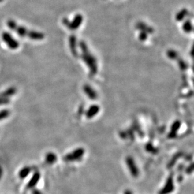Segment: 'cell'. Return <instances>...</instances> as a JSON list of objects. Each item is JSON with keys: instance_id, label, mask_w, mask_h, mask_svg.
I'll return each mask as SVG.
<instances>
[{"instance_id": "obj_10", "label": "cell", "mask_w": 194, "mask_h": 194, "mask_svg": "<svg viewBox=\"0 0 194 194\" xmlns=\"http://www.w3.org/2000/svg\"><path fill=\"white\" fill-rule=\"evenodd\" d=\"M136 28L140 32H146L147 34H153L154 32V28L153 27L143 22V21H138L136 24Z\"/></svg>"}, {"instance_id": "obj_12", "label": "cell", "mask_w": 194, "mask_h": 194, "mask_svg": "<svg viewBox=\"0 0 194 194\" xmlns=\"http://www.w3.org/2000/svg\"><path fill=\"white\" fill-rule=\"evenodd\" d=\"M27 37L33 40H42L45 38V35L42 32L35 30H29Z\"/></svg>"}, {"instance_id": "obj_26", "label": "cell", "mask_w": 194, "mask_h": 194, "mask_svg": "<svg viewBox=\"0 0 194 194\" xmlns=\"http://www.w3.org/2000/svg\"><path fill=\"white\" fill-rule=\"evenodd\" d=\"M193 171H194V163L192 164L190 166H189L186 170L187 173H191Z\"/></svg>"}, {"instance_id": "obj_14", "label": "cell", "mask_w": 194, "mask_h": 194, "mask_svg": "<svg viewBox=\"0 0 194 194\" xmlns=\"http://www.w3.org/2000/svg\"><path fill=\"white\" fill-rule=\"evenodd\" d=\"M58 160L57 155L52 152L47 153L45 156V161L48 165L54 164Z\"/></svg>"}, {"instance_id": "obj_1", "label": "cell", "mask_w": 194, "mask_h": 194, "mask_svg": "<svg viewBox=\"0 0 194 194\" xmlns=\"http://www.w3.org/2000/svg\"><path fill=\"white\" fill-rule=\"evenodd\" d=\"M79 47L82 52L81 58L88 68L90 76H95L98 72V63H97L96 58L90 52L87 43L84 40H81L80 42Z\"/></svg>"}, {"instance_id": "obj_13", "label": "cell", "mask_w": 194, "mask_h": 194, "mask_svg": "<svg viewBox=\"0 0 194 194\" xmlns=\"http://www.w3.org/2000/svg\"><path fill=\"white\" fill-rule=\"evenodd\" d=\"M189 11L187 8H182L175 15V20L178 21H181L188 17Z\"/></svg>"}, {"instance_id": "obj_30", "label": "cell", "mask_w": 194, "mask_h": 194, "mask_svg": "<svg viewBox=\"0 0 194 194\" xmlns=\"http://www.w3.org/2000/svg\"><path fill=\"white\" fill-rule=\"evenodd\" d=\"M124 194H133L132 192L130 190H126L124 192Z\"/></svg>"}, {"instance_id": "obj_2", "label": "cell", "mask_w": 194, "mask_h": 194, "mask_svg": "<svg viewBox=\"0 0 194 194\" xmlns=\"http://www.w3.org/2000/svg\"><path fill=\"white\" fill-rule=\"evenodd\" d=\"M85 150L83 147H79L64 156L63 159L66 162H73V161H79L82 159Z\"/></svg>"}, {"instance_id": "obj_18", "label": "cell", "mask_w": 194, "mask_h": 194, "mask_svg": "<svg viewBox=\"0 0 194 194\" xmlns=\"http://www.w3.org/2000/svg\"><path fill=\"white\" fill-rule=\"evenodd\" d=\"M31 171L32 168L30 166H24L19 171L18 177L21 179H25L29 175Z\"/></svg>"}, {"instance_id": "obj_9", "label": "cell", "mask_w": 194, "mask_h": 194, "mask_svg": "<svg viewBox=\"0 0 194 194\" xmlns=\"http://www.w3.org/2000/svg\"><path fill=\"white\" fill-rule=\"evenodd\" d=\"M100 110V108L99 105H95V104L91 105L88 108V109L87 110V112H85L86 117L88 118V119H91V118H93L95 116H96L99 113Z\"/></svg>"}, {"instance_id": "obj_3", "label": "cell", "mask_w": 194, "mask_h": 194, "mask_svg": "<svg viewBox=\"0 0 194 194\" xmlns=\"http://www.w3.org/2000/svg\"><path fill=\"white\" fill-rule=\"evenodd\" d=\"M2 38L6 46L12 50H16L19 47V42L14 39L13 36L8 32H3L2 34Z\"/></svg>"}, {"instance_id": "obj_28", "label": "cell", "mask_w": 194, "mask_h": 194, "mask_svg": "<svg viewBox=\"0 0 194 194\" xmlns=\"http://www.w3.org/2000/svg\"><path fill=\"white\" fill-rule=\"evenodd\" d=\"M32 194H43L39 190L36 188H33L32 192Z\"/></svg>"}, {"instance_id": "obj_32", "label": "cell", "mask_w": 194, "mask_h": 194, "mask_svg": "<svg viewBox=\"0 0 194 194\" xmlns=\"http://www.w3.org/2000/svg\"><path fill=\"white\" fill-rule=\"evenodd\" d=\"M3 1V0H0V3H1V2H2Z\"/></svg>"}, {"instance_id": "obj_23", "label": "cell", "mask_w": 194, "mask_h": 194, "mask_svg": "<svg viewBox=\"0 0 194 194\" xmlns=\"http://www.w3.org/2000/svg\"><path fill=\"white\" fill-rule=\"evenodd\" d=\"M148 34L144 32H140L139 34V39L141 41H145L147 39Z\"/></svg>"}, {"instance_id": "obj_20", "label": "cell", "mask_w": 194, "mask_h": 194, "mask_svg": "<svg viewBox=\"0 0 194 194\" xmlns=\"http://www.w3.org/2000/svg\"><path fill=\"white\" fill-rule=\"evenodd\" d=\"M11 112L8 109H3L0 110V121L7 118L10 115Z\"/></svg>"}, {"instance_id": "obj_29", "label": "cell", "mask_w": 194, "mask_h": 194, "mask_svg": "<svg viewBox=\"0 0 194 194\" xmlns=\"http://www.w3.org/2000/svg\"><path fill=\"white\" fill-rule=\"evenodd\" d=\"M190 54H191V56H192L193 58H194V42H193V44L192 47V49H191Z\"/></svg>"}, {"instance_id": "obj_22", "label": "cell", "mask_w": 194, "mask_h": 194, "mask_svg": "<svg viewBox=\"0 0 194 194\" xmlns=\"http://www.w3.org/2000/svg\"><path fill=\"white\" fill-rule=\"evenodd\" d=\"M166 54L168 57L171 59H176L178 56V52L174 50H169Z\"/></svg>"}, {"instance_id": "obj_27", "label": "cell", "mask_w": 194, "mask_h": 194, "mask_svg": "<svg viewBox=\"0 0 194 194\" xmlns=\"http://www.w3.org/2000/svg\"><path fill=\"white\" fill-rule=\"evenodd\" d=\"M69 22H70L68 18H64L62 19V24H63L64 25H65L66 27H68V26Z\"/></svg>"}, {"instance_id": "obj_25", "label": "cell", "mask_w": 194, "mask_h": 194, "mask_svg": "<svg viewBox=\"0 0 194 194\" xmlns=\"http://www.w3.org/2000/svg\"><path fill=\"white\" fill-rule=\"evenodd\" d=\"M178 64L180 69L182 70H185L187 68V64L183 60H179Z\"/></svg>"}, {"instance_id": "obj_11", "label": "cell", "mask_w": 194, "mask_h": 194, "mask_svg": "<svg viewBox=\"0 0 194 194\" xmlns=\"http://www.w3.org/2000/svg\"><path fill=\"white\" fill-rule=\"evenodd\" d=\"M40 179V174L39 171H36L32 176L31 178L28 181L27 187L29 189H33L38 184V183Z\"/></svg>"}, {"instance_id": "obj_8", "label": "cell", "mask_w": 194, "mask_h": 194, "mask_svg": "<svg viewBox=\"0 0 194 194\" xmlns=\"http://www.w3.org/2000/svg\"><path fill=\"white\" fill-rule=\"evenodd\" d=\"M83 91L86 95H87L88 99L91 100H95L98 99V94L96 91L91 87L90 85L86 84L83 86Z\"/></svg>"}, {"instance_id": "obj_24", "label": "cell", "mask_w": 194, "mask_h": 194, "mask_svg": "<svg viewBox=\"0 0 194 194\" xmlns=\"http://www.w3.org/2000/svg\"><path fill=\"white\" fill-rule=\"evenodd\" d=\"M10 103L9 98H5V97H0V105H8Z\"/></svg>"}, {"instance_id": "obj_5", "label": "cell", "mask_w": 194, "mask_h": 194, "mask_svg": "<svg viewBox=\"0 0 194 194\" xmlns=\"http://www.w3.org/2000/svg\"><path fill=\"white\" fill-rule=\"evenodd\" d=\"M83 15L81 14H76L74 16L73 20L71 21H70V22L67 27L70 30H72V31L76 30L80 28V27L83 23Z\"/></svg>"}, {"instance_id": "obj_31", "label": "cell", "mask_w": 194, "mask_h": 194, "mask_svg": "<svg viewBox=\"0 0 194 194\" xmlns=\"http://www.w3.org/2000/svg\"><path fill=\"white\" fill-rule=\"evenodd\" d=\"M2 175H3V170H2V167H0V180H1V178H2Z\"/></svg>"}, {"instance_id": "obj_19", "label": "cell", "mask_w": 194, "mask_h": 194, "mask_svg": "<svg viewBox=\"0 0 194 194\" xmlns=\"http://www.w3.org/2000/svg\"><path fill=\"white\" fill-rule=\"evenodd\" d=\"M182 28L185 33L187 34H190V32H192L193 30V26L190 19H187L184 21L182 25Z\"/></svg>"}, {"instance_id": "obj_21", "label": "cell", "mask_w": 194, "mask_h": 194, "mask_svg": "<svg viewBox=\"0 0 194 194\" xmlns=\"http://www.w3.org/2000/svg\"><path fill=\"white\" fill-rule=\"evenodd\" d=\"M6 24H7L8 27L11 30H13V31L15 30V29L17 28V26H18V24H17L16 21H15V20H12V19L8 20L7 21Z\"/></svg>"}, {"instance_id": "obj_15", "label": "cell", "mask_w": 194, "mask_h": 194, "mask_svg": "<svg viewBox=\"0 0 194 194\" xmlns=\"http://www.w3.org/2000/svg\"><path fill=\"white\" fill-rule=\"evenodd\" d=\"M180 125H181V123H180V121H176L175 122H173V124L171 125V131L168 136L170 138H174L176 136L177 132L178 131V129H180Z\"/></svg>"}, {"instance_id": "obj_16", "label": "cell", "mask_w": 194, "mask_h": 194, "mask_svg": "<svg viewBox=\"0 0 194 194\" xmlns=\"http://www.w3.org/2000/svg\"><path fill=\"white\" fill-rule=\"evenodd\" d=\"M17 88L14 87L8 88L7 90L4 91L3 93H0V97H5V98H9L17 93Z\"/></svg>"}, {"instance_id": "obj_6", "label": "cell", "mask_w": 194, "mask_h": 194, "mask_svg": "<svg viewBox=\"0 0 194 194\" xmlns=\"http://www.w3.org/2000/svg\"><path fill=\"white\" fill-rule=\"evenodd\" d=\"M69 46L71 52L74 58H78V42L77 37L76 35L72 34L69 37Z\"/></svg>"}, {"instance_id": "obj_7", "label": "cell", "mask_w": 194, "mask_h": 194, "mask_svg": "<svg viewBox=\"0 0 194 194\" xmlns=\"http://www.w3.org/2000/svg\"><path fill=\"white\" fill-rule=\"evenodd\" d=\"M175 189L173 179L172 177H170L165 183L163 188L159 192V194H170Z\"/></svg>"}, {"instance_id": "obj_4", "label": "cell", "mask_w": 194, "mask_h": 194, "mask_svg": "<svg viewBox=\"0 0 194 194\" xmlns=\"http://www.w3.org/2000/svg\"><path fill=\"white\" fill-rule=\"evenodd\" d=\"M125 163L128 167L129 171H130L131 175L133 177L137 178L139 175V170L133 158L131 156L126 157Z\"/></svg>"}, {"instance_id": "obj_17", "label": "cell", "mask_w": 194, "mask_h": 194, "mask_svg": "<svg viewBox=\"0 0 194 194\" xmlns=\"http://www.w3.org/2000/svg\"><path fill=\"white\" fill-rule=\"evenodd\" d=\"M15 32H17V34L20 37H25L26 36L28 35V30L21 25H18L17 28L15 29Z\"/></svg>"}]
</instances>
